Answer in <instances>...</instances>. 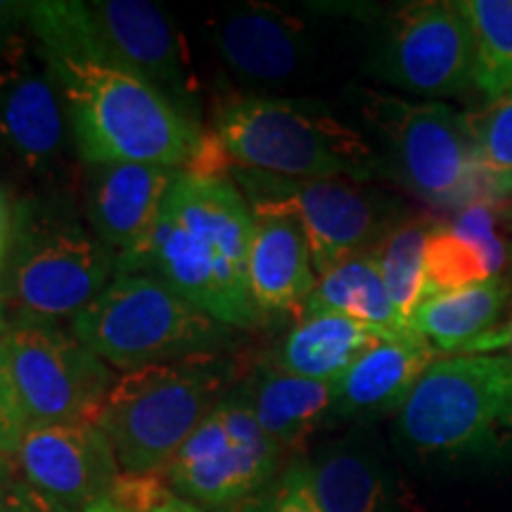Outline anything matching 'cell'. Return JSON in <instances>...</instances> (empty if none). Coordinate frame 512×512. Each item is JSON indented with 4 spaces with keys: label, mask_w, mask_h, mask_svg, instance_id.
Returning a JSON list of instances; mask_svg holds the SVG:
<instances>
[{
    "label": "cell",
    "mask_w": 512,
    "mask_h": 512,
    "mask_svg": "<svg viewBox=\"0 0 512 512\" xmlns=\"http://www.w3.org/2000/svg\"><path fill=\"white\" fill-rule=\"evenodd\" d=\"M252 226L233 181L183 171L150 238L119 273L155 275L228 328H252L259 320L249 292Z\"/></svg>",
    "instance_id": "6da1fadb"
},
{
    "label": "cell",
    "mask_w": 512,
    "mask_h": 512,
    "mask_svg": "<svg viewBox=\"0 0 512 512\" xmlns=\"http://www.w3.org/2000/svg\"><path fill=\"white\" fill-rule=\"evenodd\" d=\"M60 83L72 121L74 147L86 164H152L188 171L204 133L162 91L91 60L41 53Z\"/></svg>",
    "instance_id": "7a4b0ae2"
},
{
    "label": "cell",
    "mask_w": 512,
    "mask_h": 512,
    "mask_svg": "<svg viewBox=\"0 0 512 512\" xmlns=\"http://www.w3.org/2000/svg\"><path fill=\"white\" fill-rule=\"evenodd\" d=\"M396 437L427 465L467 470L512 465L510 358H437L396 413Z\"/></svg>",
    "instance_id": "3957f363"
},
{
    "label": "cell",
    "mask_w": 512,
    "mask_h": 512,
    "mask_svg": "<svg viewBox=\"0 0 512 512\" xmlns=\"http://www.w3.org/2000/svg\"><path fill=\"white\" fill-rule=\"evenodd\" d=\"M211 138L228 164L273 176L363 183L382 174L368 140L316 102L233 95L216 105Z\"/></svg>",
    "instance_id": "277c9868"
},
{
    "label": "cell",
    "mask_w": 512,
    "mask_h": 512,
    "mask_svg": "<svg viewBox=\"0 0 512 512\" xmlns=\"http://www.w3.org/2000/svg\"><path fill=\"white\" fill-rule=\"evenodd\" d=\"M230 377L233 366L219 354L126 370L107 392L95 425L128 475H159L230 392Z\"/></svg>",
    "instance_id": "5b68a950"
},
{
    "label": "cell",
    "mask_w": 512,
    "mask_h": 512,
    "mask_svg": "<svg viewBox=\"0 0 512 512\" xmlns=\"http://www.w3.org/2000/svg\"><path fill=\"white\" fill-rule=\"evenodd\" d=\"M114 278L117 256L72 209L55 202L19 207L0 266V294L15 320H74Z\"/></svg>",
    "instance_id": "8992f818"
},
{
    "label": "cell",
    "mask_w": 512,
    "mask_h": 512,
    "mask_svg": "<svg viewBox=\"0 0 512 512\" xmlns=\"http://www.w3.org/2000/svg\"><path fill=\"white\" fill-rule=\"evenodd\" d=\"M72 330L95 356L121 370L216 354L230 339L228 325L150 273H119L74 318Z\"/></svg>",
    "instance_id": "52a82bcc"
},
{
    "label": "cell",
    "mask_w": 512,
    "mask_h": 512,
    "mask_svg": "<svg viewBox=\"0 0 512 512\" xmlns=\"http://www.w3.org/2000/svg\"><path fill=\"white\" fill-rule=\"evenodd\" d=\"M366 117L382 133L387 171L434 209L458 211L489 200L467 114L444 102H406L368 93Z\"/></svg>",
    "instance_id": "ba28073f"
},
{
    "label": "cell",
    "mask_w": 512,
    "mask_h": 512,
    "mask_svg": "<svg viewBox=\"0 0 512 512\" xmlns=\"http://www.w3.org/2000/svg\"><path fill=\"white\" fill-rule=\"evenodd\" d=\"M245 192L249 207L280 209L302 223L316 275L356 254H368L389 228L396 207L389 197L354 181H299L228 164L223 174Z\"/></svg>",
    "instance_id": "9c48e42d"
},
{
    "label": "cell",
    "mask_w": 512,
    "mask_h": 512,
    "mask_svg": "<svg viewBox=\"0 0 512 512\" xmlns=\"http://www.w3.org/2000/svg\"><path fill=\"white\" fill-rule=\"evenodd\" d=\"M0 363L8 373L27 425L95 422L114 373L74 332L55 323H8Z\"/></svg>",
    "instance_id": "30bf717a"
},
{
    "label": "cell",
    "mask_w": 512,
    "mask_h": 512,
    "mask_svg": "<svg viewBox=\"0 0 512 512\" xmlns=\"http://www.w3.org/2000/svg\"><path fill=\"white\" fill-rule=\"evenodd\" d=\"M278 463V448L261 430L247 394L233 387L176 453L169 484L192 505L230 508L268 489Z\"/></svg>",
    "instance_id": "8fae6325"
},
{
    "label": "cell",
    "mask_w": 512,
    "mask_h": 512,
    "mask_svg": "<svg viewBox=\"0 0 512 512\" xmlns=\"http://www.w3.org/2000/svg\"><path fill=\"white\" fill-rule=\"evenodd\" d=\"M368 69L401 91L453 98L475 86V41L458 3L396 10L377 38Z\"/></svg>",
    "instance_id": "7c38bea8"
},
{
    "label": "cell",
    "mask_w": 512,
    "mask_h": 512,
    "mask_svg": "<svg viewBox=\"0 0 512 512\" xmlns=\"http://www.w3.org/2000/svg\"><path fill=\"white\" fill-rule=\"evenodd\" d=\"M86 15V60L140 76L178 107L190 100L195 83L183 38L164 10L143 0H95Z\"/></svg>",
    "instance_id": "4fadbf2b"
},
{
    "label": "cell",
    "mask_w": 512,
    "mask_h": 512,
    "mask_svg": "<svg viewBox=\"0 0 512 512\" xmlns=\"http://www.w3.org/2000/svg\"><path fill=\"white\" fill-rule=\"evenodd\" d=\"M12 463L22 482L72 512L110 498L119 477L110 439L88 420L29 425Z\"/></svg>",
    "instance_id": "5bb4252c"
},
{
    "label": "cell",
    "mask_w": 512,
    "mask_h": 512,
    "mask_svg": "<svg viewBox=\"0 0 512 512\" xmlns=\"http://www.w3.org/2000/svg\"><path fill=\"white\" fill-rule=\"evenodd\" d=\"M0 140L31 171L50 169L74 145L60 83L22 36L0 50Z\"/></svg>",
    "instance_id": "9a60e30c"
},
{
    "label": "cell",
    "mask_w": 512,
    "mask_h": 512,
    "mask_svg": "<svg viewBox=\"0 0 512 512\" xmlns=\"http://www.w3.org/2000/svg\"><path fill=\"white\" fill-rule=\"evenodd\" d=\"M181 174L152 164H88V226L117 256V273L143 249Z\"/></svg>",
    "instance_id": "2e32d148"
},
{
    "label": "cell",
    "mask_w": 512,
    "mask_h": 512,
    "mask_svg": "<svg viewBox=\"0 0 512 512\" xmlns=\"http://www.w3.org/2000/svg\"><path fill=\"white\" fill-rule=\"evenodd\" d=\"M223 62L242 79L280 83L292 79L309 55L306 29L297 17L264 3H245L211 24Z\"/></svg>",
    "instance_id": "e0dca14e"
},
{
    "label": "cell",
    "mask_w": 512,
    "mask_h": 512,
    "mask_svg": "<svg viewBox=\"0 0 512 512\" xmlns=\"http://www.w3.org/2000/svg\"><path fill=\"white\" fill-rule=\"evenodd\" d=\"M252 247H249V292L256 311L302 313L316 287V268L297 216L280 209L249 207Z\"/></svg>",
    "instance_id": "ac0fdd59"
},
{
    "label": "cell",
    "mask_w": 512,
    "mask_h": 512,
    "mask_svg": "<svg viewBox=\"0 0 512 512\" xmlns=\"http://www.w3.org/2000/svg\"><path fill=\"white\" fill-rule=\"evenodd\" d=\"M437 354L413 330L403 337L382 339L335 382L332 418L375 420L399 413L425 370L437 361Z\"/></svg>",
    "instance_id": "d6986e66"
},
{
    "label": "cell",
    "mask_w": 512,
    "mask_h": 512,
    "mask_svg": "<svg viewBox=\"0 0 512 512\" xmlns=\"http://www.w3.org/2000/svg\"><path fill=\"white\" fill-rule=\"evenodd\" d=\"M240 387L252 403L261 430L280 456L302 446L325 420L332 418L335 382L306 380L275 366H261L252 370L249 380Z\"/></svg>",
    "instance_id": "ffe728a7"
},
{
    "label": "cell",
    "mask_w": 512,
    "mask_h": 512,
    "mask_svg": "<svg viewBox=\"0 0 512 512\" xmlns=\"http://www.w3.org/2000/svg\"><path fill=\"white\" fill-rule=\"evenodd\" d=\"M380 330L337 313H302L275 351V368L306 380L337 382L354 363L380 344Z\"/></svg>",
    "instance_id": "44dd1931"
},
{
    "label": "cell",
    "mask_w": 512,
    "mask_h": 512,
    "mask_svg": "<svg viewBox=\"0 0 512 512\" xmlns=\"http://www.w3.org/2000/svg\"><path fill=\"white\" fill-rule=\"evenodd\" d=\"M320 512H396L394 482L373 446L347 437L309 463Z\"/></svg>",
    "instance_id": "7402d4cb"
},
{
    "label": "cell",
    "mask_w": 512,
    "mask_h": 512,
    "mask_svg": "<svg viewBox=\"0 0 512 512\" xmlns=\"http://www.w3.org/2000/svg\"><path fill=\"white\" fill-rule=\"evenodd\" d=\"M512 294L508 278H491L463 290L420 302L411 316V330L437 351H465L496 330Z\"/></svg>",
    "instance_id": "603a6c76"
},
{
    "label": "cell",
    "mask_w": 512,
    "mask_h": 512,
    "mask_svg": "<svg viewBox=\"0 0 512 512\" xmlns=\"http://www.w3.org/2000/svg\"><path fill=\"white\" fill-rule=\"evenodd\" d=\"M302 313H337V316L361 320L389 339L411 332L396 313L380 268L370 252L349 256L328 273L318 275Z\"/></svg>",
    "instance_id": "cb8c5ba5"
},
{
    "label": "cell",
    "mask_w": 512,
    "mask_h": 512,
    "mask_svg": "<svg viewBox=\"0 0 512 512\" xmlns=\"http://www.w3.org/2000/svg\"><path fill=\"white\" fill-rule=\"evenodd\" d=\"M432 228L434 223L425 219L399 221L370 249L389 299L408 328L425 290V252Z\"/></svg>",
    "instance_id": "d4e9b609"
},
{
    "label": "cell",
    "mask_w": 512,
    "mask_h": 512,
    "mask_svg": "<svg viewBox=\"0 0 512 512\" xmlns=\"http://www.w3.org/2000/svg\"><path fill=\"white\" fill-rule=\"evenodd\" d=\"M475 41V88L486 102L512 88V0L458 3Z\"/></svg>",
    "instance_id": "484cf974"
},
{
    "label": "cell",
    "mask_w": 512,
    "mask_h": 512,
    "mask_svg": "<svg viewBox=\"0 0 512 512\" xmlns=\"http://www.w3.org/2000/svg\"><path fill=\"white\" fill-rule=\"evenodd\" d=\"M475 136L479 171L489 200L512 195V88L467 117Z\"/></svg>",
    "instance_id": "4316f807"
},
{
    "label": "cell",
    "mask_w": 512,
    "mask_h": 512,
    "mask_svg": "<svg viewBox=\"0 0 512 512\" xmlns=\"http://www.w3.org/2000/svg\"><path fill=\"white\" fill-rule=\"evenodd\" d=\"M494 278L484 254L460 238L446 223H434L425 252V290L422 302L439 294L463 290Z\"/></svg>",
    "instance_id": "83f0119b"
},
{
    "label": "cell",
    "mask_w": 512,
    "mask_h": 512,
    "mask_svg": "<svg viewBox=\"0 0 512 512\" xmlns=\"http://www.w3.org/2000/svg\"><path fill=\"white\" fill-rule=\"evenodd\" d=\"M249 512H320L311 489L309 463L294 460L283 475L261 491V498Z\"/></svg>",
    "instance_id": "f1b7e54d"
},
{
    "label": "cell",
    "mask_w": 512,
    "mask_h": 512,
    "mask_svg": "<svg viewBox=\"0 0 512 512\" xmlns=\"http://www.w3.org/2000/svg\"><path fill=\"white\" fill-rule=\"evenodd\" d=\"M27 427V418H24L22 406H19L10 377L5 373L3 363H0V456H15Z\"/></svg>",
    "instance_id": "f546056e"
},
{
    "label": "cell",
    "mask_w": 512,
    "mask_h": 512,
    "mask_svg": "<svg viewBox=\"0 0 512 512\" xmlns=\"http://www.w3.org/2000/svg\"><path fill=\"white\" fill-rule=\"evenodd\" d=\"M0 512H72V510L48 501L46 496H41L38 491L31 489L27 482L17 479V482L12 484L5 503L0 505Z\"/></svg>",
    "instance_id": "4dcf8cb0"
},
{
    "label": "cell",
    "mask_w": 512,
    "mask_h": 512,
    "mask_svg": "<svg viewBox=\"0 0 512 512\" xmlns=\"http://www.w3.org/2000/svg\"><path fill=\"white\" fill-rule=\"evenodd\" d=\"M29 22V3H5L0 0V50L19 38V29Z\"/></svg>",
    "instance_id": "1f68e13d"
},
{
    "label": "cell",
    "mask_w": 512,
    "mask_h": 512,
    "mask_svg": "<svg viewBox=\"0 0 512 512\" xmlns=\"http://www.w3.org/2000/svg\"><path fill=\"white\" fill-rule=\"evenodd\" d=\"M496 349H508V358L512 363V313L501 328L491 330L489 335L477 339V342L472 344V347H467L465 351H496Z\"/></svg>",
    "instance_id": "d6a6232c"
},
{
    "label": "cell",
    "mask_w": 512,
    "mask_h": 512,
    "mask_svg": "<svg viewBox=\"0 0 512 512\" xmlns=\"http://www.w3.org/2000/svg\"><path fill=\"white\" fill-rule=\"evenodd\" d=\"M10 233H12V219H10V209L8 202H5L3 192H0V266H3L5 254H8V245H10Z\"/></svg>",
    "instance_id": "836d02e7"
},
{
    "label": "cell",
    "mask_w": 512,
    "mask_h": 512,
    "mask_svg": "<svg viewBox=\"0 0 512 512\" xmlns=\"http://www.w3.org/2000/svg\"><path fill=\"white\" fill-rule=\"evenodd\" d=\"M17 482V467L12 463V458L0 456V505L8 498L12 484Z\"/></svg>",
    "instance_id": "e575fe53"
},
{
    "label": "cell",
    "mask_w": 512,
    "mask_h": 512,
    "mask_svg": "<svg viewBox=\"0 0 512 512\" xmlns=\"http://www.w3.org/2000/svg\"><path fill=\"white\" fill-rule=\"evenodd\" d=\"M152 512H207V510L197 508V505L183 501V498H178V496H169V498H164V501L159 503Z\"/></svg>",
    "instance_id": "d590c367"
},
{
    "label": "cell",
    "mask_w": 512,
    "mask_h": 512,
    "mask_svg": "<svg viewBox=\"0 0 512 512\" xmlns=\"http://www.w3.org/2000/svg\"><path fill=\"white\" fill-rule=\"evenodd\" d=\"M83 512H126V510L121 508V505L114 503L112 498H105V501L95 503V505H91V508H88V510H83Z\"/></svg>",
    "instance_id": "8d00e7d4"
},
{
    "label": "cell",
    "mask_w": 512,
    "mask_h": 512,
    "mask_svg": "<svg viewBox=\"0 0 512 512\" xmlns=\"http://www.w3.org/2000/svg\"><path fill=\"white\" fill-rule=\"evenodd\" d=\"M5 330H8V323H5V318H0V344H3Z\"/></svg>",
    "instance_id": "74e56055"
},
{
    "label": "cell",
    "mask_w": 512,
    "mask_h": 512,
    "mask_svg": "<svg viewBox=\"0 0 512 512\" xmlns=\"http://www.w3.org/2000/svg\"><path fill=\"white\" fill-rule=\"evenodd\" d=\"M0 318H3V294H0Z\"/></svg>",
    "instance_id": "f35d334b"
}]
</instances>
